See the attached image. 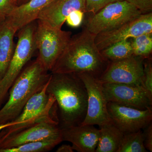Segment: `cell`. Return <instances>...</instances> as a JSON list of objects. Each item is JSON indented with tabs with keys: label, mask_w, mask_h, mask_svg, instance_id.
I'll return each instance as SVG.
<instances>
[{
	"label": "cell",
	"mask_w": 152,
	"mask_h": 152,
	"mask_svg": "<svg viewBox=\"0 0 152 152\" xmlns=\"http://www.w3.org/2000/svg\"><path fill=\"white\" fill-rule=\"evenodd\" d=\"M47 92L54 98L61 128L81 125L86 115L88 93L75 74H51Z\"/></svg>",
	"instance_id": "1"
},
{
	"label": "cell",
	"mask_w": 152,
	"mask_h": 152,
	"mask_svg": "<svg viewBox=\"0 0 152 152\" xmlns=\"http://www.w3.org/2000/svg\"><path fill=\"white\" fill-rule=\"evenodd\" d=\"M96 36L85 28L71 37L51 73H86L99 78L109 61L102 56L98 49L95 43Z\"/></svg>",
	"instance_id": "2"
},
{
	"label": "cell",
	"mask_w": 152,
	"mask_h": 152,
	"mask_svg": "<svg viewBox=\"0 0 152 152\" xmlns=\"http://www.w3.org/2000/svg\"><path fill=\"white\" fill-rule=\"evenodd\" d=\"M51 74L37 58L28 64L12 85L8 98L0 108V124L15 119L30 98L48 83Z\"/></svg>",
	"instance_id": "3"
},
{
	"label": "cell",
	"mask_w": 152,
	"mask_h": 152,
	"mask_svg": "<svg viewBox=\"0 0 152 152\" xmlns=\"http://www.w3.org/2000/svg\"><path fill=\"white\" fill-rule=\"evenodd\" d=\"M37 21L19 30L18 41L5 75L0 81V108L7 99L9 90L37 50L36 32Z\"/></svg>",
	"instance_id": "4"
},
{
	"label": "cell",
	"mask_w": 152,
	"mask_h": 152,
	"mask_svg": "<svg viewBox=\"0 0 152 152\" xmlns=\"http://www.w3.org/2000/svg\"><path fill=\"white\" fill-rule=\"evenodd\" d=\"M141 14L134 6L127 1H116L92 15L87 20L85 28L96 35L119 27Z\"/></svg>",
	"instance_id": "5"
},
{
	"label": "cell",
	"mask_w": 152,
	"mask_h": 152,
	"mask_svg": "<svg viewBox=\"0 0 152 152\" xmlns=\"http://www.w3.org/2000/svg\"><path fill=\"white\" fill-rule=\"evenodd\" d=\"M37 21L36 42L39 50L37 58L47 70L50 72L70 40L72 33L49 27Z\"/></svg>",
	"instance_id": "6"
},
{
	"label": "cell",
	"mask_w": 152,
	"mask_h": 152,
	"mask_svg": "<svg viewBox=\"0 0 152 152\" xmlns=\"http://www.w3.org/2000/svg\"><path fill=\"white\" fill-rule=\"evenodd\" d=\"M59 124L58 118L50 116L8 135L0 134V150L62 136Z\"/></svg>",
	"instance_id": "7"
},
{
	"label": "cell",
	"mask_w": 152,
	"mask_h": 152,
	"mask_svg": "<svg viewBox=\"0 0 152 152\" xmlns=\"http://www.w3.org/2000/svg\"><path fill=\"white\" fill-rule=\"evenodd\" d=\"M76 75L83 82L88 93L86 115L81 125H97L100 127L112 123L108 112V102L102 83L89 74L83 73Z\"/></svg>",
	"instance_id": "8"
},
{
	"label": "cell",
	"mask_w": 152,
	"mask_h": 152,
	"mask_svg": "<svg viewBox=\"0 0 152 152\" xmlns=\"http://www.w3.org/2000/svg\"><path fill=\"white\" fill-rule=\"evenodd\" d=\"M133 56L124 59L109 61L98 80L102 83H118L143 86L144 61Z\"/></svg>",
	"instance_id": "9"
},
{
	"label": "cell",
	"mask_w": 152,
	"mask_h": 152,
	"mask_svg": "<svg viewBox=\"0 0 152 152\" xmlns=\"http://www.w3.org/2000/svg\"><path fill=\"white\" fill-rule=\"evenodd\" d=\"M108 102H113L140 110H152V96L142 86L102 83Z\"/></svg>",
	"instance_id": "10"
},
{
	"label": "cell",
	"mask_w": 152,
	"mask_h": 152,
	"mask_svg": "<svg viewBox=\"0 0 152 152\" xmlns=\"http://www.w3.org/2000/svg\"><path fill=\"white\" fill-rule=\"evenodd\" d=\"M107 108L112 124L124 134L142 130L152 123V110H140L109 102Z\"/></svg>",
	"instance_id": "11"
},
{
	"label": "cell",
	"mask_w": 152,
	"mask_h": 152,
	"mask_svg": "<svg viewBox=\"0 0 152 152\" xmlns=\"http://www.w3.org/2000/svg\"><path fill=\"white\" fill-rule=\"evenodd\" d=\"M152 33V13L141 14L138 17L119 27L100 33L95 37V43L101 51L113 44L136 37L145 34Z\"/></svg>",
	"instance_id": "12"
},
{
	"label": "cell",
	"mask_w": 152,
	"mask_h": 152,
	"mask_svg": "<svg viewBox=\"0 0 152 152\" xmlns=\"http://www.w3.org/2000/svg\"><path fill=\"white\" fill-rule=\"evenodd\" d=\"M86 13L85 0H53L41 11L37 20L49 27L61 29L73 11Z\"/></svg>",
	"instance_id": "13"
},
{
	"label": "cell",
	"mask_w": 152,
	"mask_h": 152,
	"mask_svg": "<svg viewBox=\"0 0 152 152\" xmlns=\"http://www.w3.org/2000/svg\"><path fill=\"white\" fill-rule=\"evenodd\" d=\"M63 141L72 144L74 151L95 152L99 138V129L94 125H80L61 128Z\"/></svg>",
	"instance_id": "14"
},
{
	"label": "cell",
	"mask_w": 152,
	"mask_h": 152,
	"mask_svg": "<svg viewBox=\"0 0 152 152\" xmlns=\"http://www.w3.org/2000/svg\"><path fill=\"white\" fill-rule=\"evenodd\" d=\"M53 1L29 0L17 6L6 20L17 31L28 24L37 20L41 11Z\"/></svg>",
	"instance_id": "15"
},
{
	"label": "cell",
	"mask_w": 152,
	"mask_h": 152,
	"mask_svg": "<svg viewBox=\"0 0 152 152\" xmlns=\"http://www.w3.org/2000/svg\"><path fill=\"white\" fill-rule=\"evenodd\" d=\"M6 20L0 21V81L7 70L15 46L14 38L16 33Z\"/></svg>",
	"instance_id": "16"
},
{
	"label": "cell",
	"mask_w": 152,
	"mask_h": 152,
	"mask_svg": "<svg viewBox=\"0 0 152 152\" xmlns=\"http://www.w3.org/2000/svg\"><path fill=\"white\" fill-rule=\"evenodd\" d=\"M99 128V138L95 152H117L124 133L112 123Z\"/></svg>",
	"instance_id": "17"
},
{
	"label": "cell",
	"mask_w": 152,
	"mask_h": 152,
	"mask_svg": "<svg viewBox=\"0 0 152 152\" xmlns=\"http://www.w3.org/2000/svg\"><path fill=\"white\" fill-rule=\"evenodd\" d=\"M62 136L28 143L12 148L1 149L0 152H45L54 148L63 142Z\"/></svg>",
	"instance_id": "18"
},
{
	"label": "cell",
	"mask_w": 152,
	"mask_h": 152,
	"mask_svg": "<svg viewBox=\"0 0 152 152\" xmlns=\"http://www.w3.org/2000/svg\"><path fill=\"white\" fill-rule=\"evenodd\" d=\"M100 52L102 56L108 61L123 60L134 56L131 41L129 39L115 43Z\"/></svg>",
	"instance_id": "19"
},
{
	"label": "cell",
	"mask_w": 152,
	"mask_h": 152,
	"mask_svg": "<svg viewBox=\"0 0 152 152\" xmlns=\"http://www.w3.org/2000/svg\"><path fill=\"white\" fill-rule=\"evenodd\" d=\"M142 130L125 133L117 152H146Z\"/></svg>",
	"instance_id": "20"
},
{
	"label": "cell",
	"mask_w": 152,
	"mask_h": 152,
	"mask_svg": "<svg viewBox=\"0 0 152 152\" xmlns=\"http://www.w3.org/2000/svg\"><path fill=\"white\" fill-rule=\"evenodd\" d=\"M133 55L145 59L151 57L152 52V33L145 34L132 38Z\"/></svg>",
	"instance_id": "21"
},
{
	"label": "cell",
	"mask_w": 152,
	"mask_h": 152,
	"mask_svg": "<svg viewBox=\"0 0 152 152\" xmlns=\"http://www.w3.org/2000/svg\"><path fill=\"white\" fill-rule=\"evenodd\" d=\"M144 77L143 86L152 96V64L151 57L144 61Z\"/></svg>",
	"instance_id": "22"
},
{
	"label": "cell",
	"mask_w": 152,
	"mask_h": 152,
	"mask_svg": "<svg viewBox=\"0 0 152 152\" xmlns=\"http://www.w3.org/2000/svg\"><path fill=\"white\" fill-rule=\"evenodd\" d=\"M121 0H85L86 13L94 14L110 3Z\"/></svg>",
	"instance_id": "23"
},
{
	"label": "cell",
	"mask_w": 152,
	"mask_h": 152,
	"mask_svg": "<svg viewBox=\"0 0 152 152\" xmlns=\"http://www.w3.org/2000/svg\"><path fill=\"white\" fill-rule=\"evenodd\" d=\"M18 6L17 0H0V21L5 20Z\"/></svg>",
	"instance_id": "24"
},
{
	"label": "cell",
	"mask_w": 152,
	"mask_h": 152,
	"mask_svg": "<svg viewBox=\"0 0 152 152\" xmlns=\"http://www.w3.org/2000/svg\"><path fill=\"white\" fill-rule=\"evenodd\" d=\"M85 13L84 12L81 10L73 11L67 17L66 22L72 27H78L83 21Z\"/></svg>",
	"instance_id": "25"
},
{
	"label": "cell",
	"mask_w": 152,
	"mask_h": 152,
	"mask_svg": "<svg viewBox=\"0 0 152 152\" xmlns=\"http://www.w3.org/2000/svg\"><path fill=\"white\" fill-rule=\"evenodd\" d=\"M139 10L142 14L148 13L152 11V0H125Z\"/></svg>",
	"instance_id": "26"
},
{
	"label": "cell",
	"mask_w": 152,
	"mask_h": 152,
	"mask_svg": "<svg viewBox=\"0 0 152 152\" xmlns=\"http://www.w3.org/2000/svg\"><path fill=\"white\" fill-rule=\"evenodd\" d=\"M144 143L147 151L152 152V123L143 129Z\"/></svg>",
	"instance_id": "27"
},
{
	"label": "cell",
	"mask_w": 152,
	"mask_h": 152,
	"mask_svg": "<svg viewBox=\"0 0 152 152\" xmlns=\"http://www.w3.org/2000/svg\"><path fill=\"white\" fill-rule=\"evenodd\" d=\"M72 146L69 145H62L57 149L56 152H73Z\"/></svg>",
	"instance_id": "28"
},
{
	"label": "cell",
	"mask_w": 152,
	"mask_h": 152,
	"mask_svg": "<svg viewBox=\"0 0 152 152\" xmlns=\"http://www.w3.org/2000/svg\"><path fill=\"white\" fill-rule=\"evenodd\" d=\"M19 124H20V123L15 121H12L10 122L6 123V124H0V132L6 128Z\"/></svg>",
	"instance_id": "29"
},
{
	"label": "cell",
	"mask_w": 152,
	"mask_h": 152,
	"mask_svg": "<svg viewBox=\"0 0 152 152\" xmlns=\"http://www.w3.org/2000/svg\"><path fill=\"white\" fill-rule=\"evenodd\" d=\"M29 0H17L18 5H20L25 4V3H26Z\"/></svg>",
	"instance_id": "30"
}]
</instances>
